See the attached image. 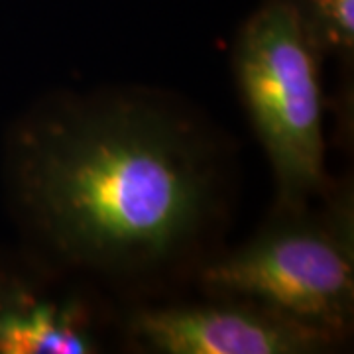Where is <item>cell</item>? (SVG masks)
Masks as SVG:
<instances>
[{"label": "cell", "mask_w": 354, "mask_h": 354, "mask_svg": "<svg viewBox=\"0 0 354 354\" xmlns=\"http://www.w3.org/2000/svg\"><path fill=\"white\" fill-rule=\"evenodd\" d=\"M16 203L51 264L113 279L189 260L225 209L221 146L148 93L50 97L10 150Z\"/></svg>", "instance_id": "6da1fadb"}, {"label": "cell", "mask_w": 354, "mask_h": 354, "mask_svg": "<svg viewBox=\"0 0 354 354\" xmlns=\"http://www.w3.org/2000/svg\"><path fill=\"white\" fill-rule=\"evenodd\" d=\"M321 197L276 209L254 239L205 262L203 291L270 307L342 344L354 321L353 189L329 185Z\"/></svg>", "instance_id": "7a4b0ae2"}, {"label": "cell", "mask_w": 354, "mask_h": 354, "mask_svg": "<svg viewBox=\"0 0 354 354\" xmlns=\"http://www.w3.org/2000/svg\"><path fill=\"white\" fill-rule=\"evenodd\" d=\"M321 62L288 0H262L234 39V79L276 177V209L305 207L330 185Z\"/></svg>", "instance_id": "3957f363"}, {"label": "cell", "mask_w": 354, "mask_h": 354, "mask_svg": "<svg viewBox=\"0 0 354 354\" xmlns=\"http://www.w3.org/2000/svg\"><path fill=\"white\" fill-rule=\"evenodd\" d=\"M124 335L144 354H319L341 346L270 307L227 295L138 307L127 317Z\"/></svg>", "instance_id": "277c9868"}, {"label": "cell", "mask_w": 354, "mask_h": 354, "mask_svg": "<svg viewBox=\"0 0 354 354\" xmlns=\"http://www.w3.org/2000/svg\"><path fill=\"white\" fill-rule=\"evenodd\" d=\"M101 321L79 291L44 278H0V354L101 353Z\"/></svg>", "instance_id": "5b68a950"}, {"label": "cell", "mask_w": 354, "mask_h": 354, "mask_svg": "<svg viewBox=\"0 0 354 354\" xmlns=\"http://www.w3.org/2000/svg\"><path fill=\"white\" fill-rule=\"evenodd\" d=\"M321 55L353 64L354 0H288Z\"/></svg>", "instance_id": "8992f818"}]
</instances>
